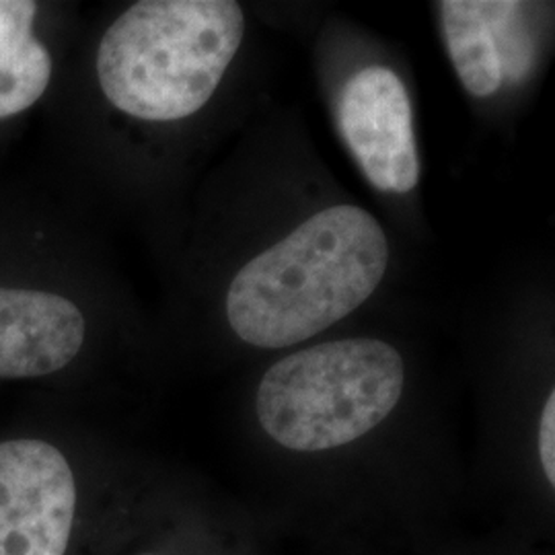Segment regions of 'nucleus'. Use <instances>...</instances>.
<instances>
[{
  "label": "nucleus",
  "instance_id": "2",
  "mask_svg": "<svg viewBox=\"0 0 555 555\" xmlns=\"http://www.w3.org/2000/svg\"><path fill=\"white\" fill-rule=\"evenodd\" d=\"M243 36L233 0H142L101 38V91L132 118H188L215 95Z\"/></svg>",
  "mask_w": 555,
  "mask_h": 555
},
{
  "label": "nucleus",
  "instance_id": "3",
  "mask_svg": "<svg viewBox=\"0 0 555 555\" xmlns=\"http://www.w3.org/2000/svg\"><path fill=\"white\" fill-rule=\"evenodd\" d=\"M403 360L383 339L325 341L278 360L259 383L266 435L298 453H321L369 435L403 393Z\"/></svg>",
  "mask_w": 555,
  "mask_h": 555
},
{
  "label": "nucleus",
  "instance_id": "9",
  "mask_svg": "<svg viewBox=\"0 0 555 555\" xmlns=\"http://www.w3.org/2000/svg\"><path fill=\"white\" fill-rule=\"evenodd\" d=\"M522 2H486V11L496 36L502 77L520 82L529 77L533 62V40L527 29Z\"/></svg>",
  "mask_w": 555,
  "mask_h": 555
},
{
  "label": "nucleus",
  "instance_id": "1",
  "mask_svg": "<svg viewBox=\"0 0 555 555\" xmlns=\"http://www.w3.org/2000/svg\"><path fill=\"white\" fill-rule=\"evenodd\" d=\"M387 263L389 243L373 215L350 204L325 208L238 270L227 318L251 346H295L364 305Z\"/></svg>",
  "mask_w": 555,
  "mask_h": 555
},
{
  "label": "nucleus",
  "instance_id": "4",
  "mask_svg": "<svg viewBox=\"0 0 555 555\" xmlns=\"http://www.w3.org/2000/svg\"><path fill=\"white\" fill-rule=\"evenodd\" d=\"M77 511V483L56 447L0 442V555H64Z\"/></svg>",
  "mask_w": 555,
  "mask_h": 555
},
{
  "label": "nucleus",
  "instance_id": "7",
  "mask_svg": "<svg viewBox=\"0 0 555 555\" xmlns=\"http://www.w3.org/2000/svg\"><path fill=\"white\" fill-rule=\"evenodd\" d=\"M38 2L0 0V119L40 100L52 79V56L34 36Z\"/></svg>",
  "mask_w": 555,
  "mask_h": 555
},
{
  "label": "nucleus",
  "instance_id": "10",
  "mask_svg": "<svg viewBox=\"0 0 555 555\" xmlns=\"http://www.w3.org/2000/svg\"><path fill=\"white\" fill-rule=\"evenodd\" d=\"M539 455H541V465L543 472L550 479V483H555V391L547 397V403L541 414V424H539Z\"/></svg>",
  "mask_w": 555,
  "mask_h": 555
},
{
  "label": "nucleus",
  "instance_id": "5",
  "mask_svg": "<svg viewBox=\"0 0 555 555\" xmlns=\"http://www.w3.org/2000/svg\"><path fill=\"white\" fill-rule=\"evenodd\" d=\"M337 124L366 179L383 192L408 194L420 181L414 112L405 85L385 66L346 82Z\"/></svg>",
  "mask_w": 555,
  "mask_h": 555
},
{
  "label": "nucleus",
  "instance_id": "6",
  "mask_svg": "<svg viewBox=\"0 0 555 555\" xmlns=\"http://www.w3.org/2000/svg\"><path fill=\"white\" fill-rule=\"evenodd\" d=\"M79 307L54 293L0 286V378L52 375L85 341Z\"/></svg>",
  "mask_w": 555,
  "mask_h": 555
},
{
  "label": "nucleus",
  "instance_id": "8",
  "mask_svg": "<svg viewBox=\"0 0 555 555\" xmlns=\"http://www.w3.org/2000/svg\"><path fill=\"white\" fill-rule=\"evenodd\" d=\"M437 7L447 50L461 85L474 98H492L504 77L486 2L444 0Z\"/></svg>",
  "mask_w": 555,
  "mask_h": 555
}]
</instances>
